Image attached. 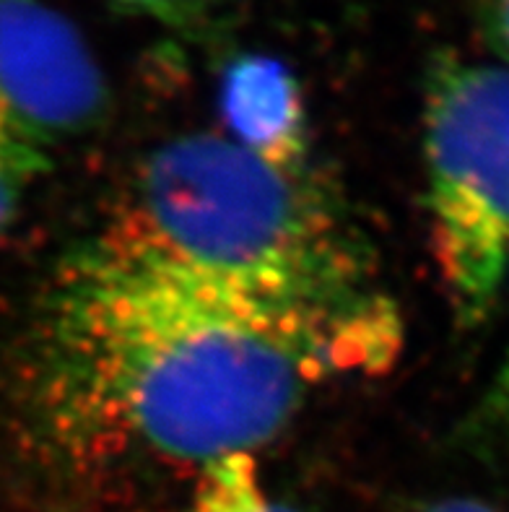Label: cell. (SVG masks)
Segmentation results:
<instances>
[{"instance_id": "6da1fadb", "label": "cell", "mask_w": 509, "mask_h": 512, "mask_svg": "<svg viewBox=\"0 0 509 512\" xmlns=\"http://www.w3.org/2000/svg\"><path fill=\"white\" fill-rule=\"evenodd\" d=\"M333 372L315 338L91 240L39 305L19 406L52 450L203 471L268 445Z\"/></svg>"}, {"instance_id": "7a4b0ae2", "label": "cell", "mask_w": 509, "mask_h": 512, "mask_svg": "<svg viewBox=\"0 0 509 512\" xmlns=\"http://www.w3.org/2000/svg\"><path fill=\"white\" fill-rule=\"evenodd\" d=\"M97 240L315 338L346 372L385 364L400 341L367 250L320 185L239 138L162 143Z\"/></svg>"}, {"instance_id": "3957f363", "label": "cell", "mask_w": 509, "mask_h": 512, "mask_svg": "<svg viewBox=\"0 0 509 512\" xmlns=\"http://www.w3.org/2000/svg\"><path fill=\"white\" fill-rule=\"evenodd\" d=\"M432 250L463 328H478L509 279V68L437 55L424 89Z\"/></svg>"}, {"instance_id": "277c9868", "label": "cell", "mask_w": 509, "mask_h": 512, "mask_svg": "<svg viewBox=\"0 0 509 512\" xmlns=\"http://www.w3.org/2000/svg\"><path fill=\"white\" fill-rule=\"evenodd\" d=\"M110 86L84 34L42 0H0V112L39 149L86 136Z\"/></svg>"}, {"instance_id": "5b68a950", "label": "cell", "mask_w": 509, "mask_h": 512, "mask_svg": "<svg viewBox=\"0 0 509 512\" xmlns=\"http://www.w3.org/2000/svg\"><path fill=\"white\" fill-rule=\"evenodd\" d=\"M294 91L276 65L255 60L239 65L229 81V110H232L242 143L252 136H263L258 149L278 159H297V141L291 133L294 125Z\"/></svg>"}, {"instance_id": "8992f818", "label": "cell", "mask_w": 509, "mask_h": 512, "mask_svg": "<svg viewBox=\"0 0 509 512\" xmlns=\"http://www.w3.org/2000/svg\"><path fill=\"white\" fill-rule=\"evenodd\" d=\"M180 512H299L265 489L255 455H234L203 468Z\"/></svg>"}, {"instance_id": "52a82bcc", "label": "cell", "mask_w": 509, "mask_h": 512, "mask_svg": "<svg viewBox=\"0 0 509 512\" xmlns=\"http://www.w3.org/2000/svg\"><path fill=\"white\" fill-rule=\"evenodd\" d=\"M50 169V154L39 149L0 112V234L11 227L26 193Z\"/></svg>"}, {"instance_id": "ba28073f", "label": "cell", "mask_w": 509, "mask_h": 512, "mask_svg": "<svg viewBox=\"0 0 509 512\" xmlns=\"http://www.w3.org/2000/svg\"><path fill=\"white\" fill-rule=\"evenodd\" d=\"M473 435L484 440H509V351L481 406L473 414Z\"/></svg>"}, {"instance_id": "9c48e42d", "label": "cell", "mask_w": 509, "mask_h": 512, "mask_svg": "<svg viewBox=\"0 0 509 512\" xmlns=\"http://www.w3.org/2000/svg\"><path fill=\"white\" fill-rule=\"evenodd\" d=\"M476 11L486 42L509 68V0H476Z\"/></svg>"}, {"instance_id": "30bf717a", "label": "cell", "mask_w": 509, "mask_h": 512, "mask_svg": "<svg viewBox=\"0 0 509 512\" xmlns=\"http://www.w3.org/2000/svg\"><path fill=\"white\" fill-rule=\"evenodd\" d=\"M117 3H123L133 11L149 13L164 24H182L187 19V11H193L187 6V0H117Z\"/></svg>"}, {"instance_id": "8fae6325", "label": "cell", "mask_w": 509, "mask_h": 512, "mask_svg": "<svg viewBox=\"0 0 509 512\" xmlns=\"http://www.w3.org/2000/svg\"><path fill=\"white\" fill-rule=\"evenodd\" d=\"M421 512H502L497 507L486 505L481 500H471V497H447V500H437L432 505H426Z\"/></svg>"}, {"instance_id": "7c38bea8", "label": "cell", "mask_w": 509, "mask_h": 512, "mask_svg": "<svg viewBox=\"0 0 509 512\" xmlns=\"http://www.w3.org/2000/svg\"><path fill=\"white\" fill-rule=\"evenodd\" d=\"M198 3H203V0H187V6H190V8H195Z\"/></svg>"}]
</instances>
